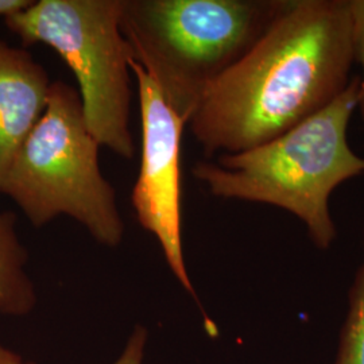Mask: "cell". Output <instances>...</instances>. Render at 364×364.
I'll use <instances>...</instances> for the list:
<instances>
[{"instance_id":"cell-4","label":"cell","mask_w":364,"mask_h":364,"mask_svg":"<svg viewBox=\"0 0 364 364\" xmlns=\"http://www.w3.org/2000/svg\"><path fill=\"white\" fill-rule=\"evenodd\" d=\"M99 149L77 90L53 81L46 108L14 158L1 195L9 196L34 227L66 215L100 245L117 247L124 223L115 188L100 170Z\"/></svg>"},{"instance_id":"cell-10","label":"cell","mask_w":364,"mask_h":364,"mask_svg":"<svg viewBox=\"0 0 364 364\" xmlns=\"http://www.w3.org/2000/svg\"><path fill=\"white\" fill-rule=\"evenodd\" d=\"M353 64L359 65V102L358 112L364 123V0H347Z\"/></svg>"},{"instance_id":"cell-11","label":"cell","mask_w":364,"mask_h":364,"mask_svg":"<svg viewBox=\"0 0 364 364\" xmlns=\"http://www.w3.org/2000/svg\"><path fill=\"white\" fill-rule=\"evenodd\" d=\"M147 332L138 326L131 336L120 358L114 364H142Z\"/></svg>"},{"instance_id":"cell-3","label":"cell","mask_w":364,"mask_h":364,"mask_svg":"<svg viewBox=\"0 0 364 364\" xmlns=\"http://www.w3.org/2000/svg\"><path fill=\"white\" fill-rule=\"evenodd\" d=\"M285 0H122L134 60L189 123L203 97L270 26Z\"/></svg>"},{"instance_id":"cell-6","label":"cell","mask_w":364,"mask_h":364,"mask_svg":"<svg viewBox=\"0 0 364 364\" xmlns=\"http://www.w3.org/2000/svg\"><path fill=\"white\" fill-rule=\"evenodd\" d=\"M141 111V166L131 203L142 228L156 236L170 270L196 299L182 250V132L188 124L135 60Z\"/></svg>"},{"instance_id":"cell-5","label":"cell","mask_w":364,"mask_h":364,"mask_svg":"<svg viewBox=\"0 0 364 364\" xmlns=\"http://www.w3.org/2000/svg\"><path fill=\"white\" fill-rule=\"evenodd\" d=\"M122 0H38L4 19L23 45L57 53L78 82L87 126L100 146L132 159L130 45L120 31Z\"/></svg>"},{"instance_id":"cell-1","label":"cell","mask_w":364,"mask_h":364,"mask_svg":"<svg viewBox=\"0 0 364 364\" xmlns=\"http://www.w3.org/2000/svg\"><path fill=\"white\" fill-rule=\"evenodd\" d=\"M353 65L347 0H285L188 124L207 158L246 151L331 105Z\"/></svg>"},{"instance_id":"cell-8","label":"cell","mask_w":364,"mask_h":364,"mask_svg":"<svg viewBox=\"0 0 364 364\" xmlns=\"http://www.w3.org/2000/svg\"><path fill=\"white\" fill-rule=\"evenodd\" d=\"M15 224L13 212L0 210V313L25 316L36 306L37 294L25 272L27 251Z\"/></svg>"},{"instance_id":"cell-2","label":"cell","mask_w":364,"mask_h":364,"mask_svg":"<svg viewBox=\"0 0 364 364\" xmlns=\"http://www.w3.org/2000/svg\"><path fill=\"white\" fill-rule=\"evenodd\" d=\"M358 102L359 75H353L331 105L293 129L246 151L198 161L192 173L218 198L291 213L314 247L329 250L338 239L331 197L341 183L364 174V156L348 142Z\"/></svg>"},{"instance_id":"cell-9","label":"cell","mask_w":364,"mask_h":364,"mask_svg":"<svg viewBox=\"0 0 364 364\" xmlns=\"http://www.w3.org/2000/svg\"><path fill=\"white\" fill-rule=\"evenodd\" d=\"M335 364H364V225L363 257L348 291V309L340 332Z\"/></svg>"},{"instance_id":"cell-12","label":"cell","mask_w":364,"mask_h":364,"mask_svg":"<svg viewBox=\"0 0 364 364\" xmlns=\"http://www.w3.org/2000/svg\"><path fill=\"white\" fill-rule=\"evenodd\" d=\"M33 4V0H0V18H10L22 13Z\"/></svg>"},{"instance_id":"cell-7","label":"cell","mask_w":364,"mask_h":364,"mask_svg":"<svg viewBox=\"0 0 364 364\" xmlns=\"http://www.w3.org/2000/svg\"><path fill=\"white\" fill-rule=\"evenodd\" d=\"M50 84L30 53L0 39V195L14 158L46 108Z\"/></svg>"}]
</instances>
